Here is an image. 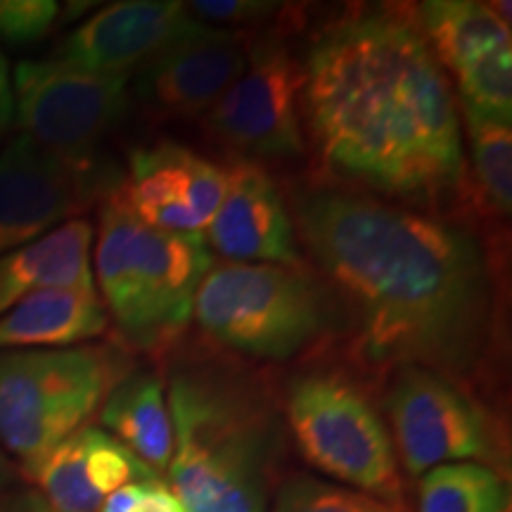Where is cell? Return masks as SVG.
I'll return each mask as SVG.
<instances>
[{
    "instance_id": "cell-27",
    "label": "cell",
    "mask_w": 512,
    "mask_h": 512,
    "mask_svg": "<svg viewBox=\"0 0 512 512\" xmlns=\"http://www.w3.org/2000/svg\"><path fill=\"white\" fill-rule=\"evenodd\" d=\"M0 512H53L36 489H10L0 496Z\"/></svg>"
},
{
    "instance_id": "cell-31",
    "label": "cell",
    "mask_w": 512,
    "mask_h": 512,
    "mask_svg": "<svg viewBox=\"0 0 512 512\" xmlns=\"http://www.w3.org/2000/svg\"><path fill=\"white\" fill-rule=\"evenodd\" d=\"M505 512H510V508H508V510H505Z\"/></svg>"
},
{
    "instance_id": "cell-18",
    "label": "cell",
    "mask_w": 512,
    "mask_h": 512,
    "mask_svg": "<svg viewBox=\"0 0 512 512\" xmlns=\"http://www.w3.org/2000/svg\"><path fill=\"white\" fill-rule=\"evenodd\" d=\"M110 330L95 287H60L31 294L0 316V351L67 349L98 342Z\"/></svg>"
},
{
    "instance_id": "cell-7",
    "label": "cell",
    "mask_w": 512,
    "mask_h": 512,
    "mask_svg": "<svg viewBox=\"0 0 512 512\" xmlns=\"http://www.w3.org/2000/svg\"><path fill=\"white\" fill-rule=\"evenodd\" d=\"M294 446L328 482L403 505V475L387 420L354 370L306 363L283 389Z\"/></svg>"
},
{
    "instance_id": "cell-29",
    "label": "cell",
    "mask_w": 512,
    "mask_h": 512,
    "mask_svg": "<svg viewBox=\"0 0 512 512\" xmlns=\"http://www.w3.org/2000/svg\"><path fill=\"white\" fill-rule=\"evenodd\" d=\"M15 482H17V467L12 465L10 456L3 451V446H0V496H3L5 491L15 489Z\"/></svg>"
},
{
    "instance_id": "cell-16",
    "label": "cell",
    "mask_w": 512,
    "mask_h": 512,
    "mask_svg": "<svg viewBox=\"0 0 512 512\" xmlns=\"http://www.w3.org/2000/svg\"><path fill=\"white\" fill-rule=\"evenodd\" d=\"M245 64L247 43L238 31L207 27L140 69V112L157 124L204 119Z\"/></svg>"
},
{
    "instance_id": "cell-24",
    "label": "cell",
    "mask_w": 512,
    "mask_h": 512,
    "mask_svg": "<svg viewBox=\"0 0 512 512\" xmlns=\"http://www.w3.org/2000/svg\"><path fill=\"white\" fill-rule=\"evenodd\" d=\"M60 15L62 8L55 0H0V43L34 46L50 34Z\"/></svg>"
},
{
    "instance_id": "cell-17",
    "label": "cell",
    "mask_w": 512,
    "mask_h": 512,
    "mask_svg": "<svg viewBox=\"0 0 512 512\" xmlns=\"http://www.w3.org/2000/svg\"><path fill=\"white\" fill-rule=\"evenodd\" d=\"M29 479L53 512H98L121 486L162 477L102 427L86 425L60 441Z\"/></svg>"
},
{
    "instance_id": "cell-4",
    "label": "cell",
    "mask_w": 512,
    "mask_h": 512,
    "mask_svg": "<svg viewBox=\"0 0 512 512\" xmlns=\"http://www.w3.org/2000/svg\"><path fill=\"white\" fill-rule=\"evenodd\" d=\"M114 188L98 202L91 256L95 290L119 344L133 354L166 356L188 330L214 256L197 235L164 233L133 219Z\"/></svg>"
},
{
    "instance_id": "cell-12",
    "label": "cell",
    "mask_w": 512,
    "mask_h": 512,
    "mask_svg": "<svg viewBox=\"0 0 512 512\" xmlns=\"http://www.w3.org/2000/svg\"><path fill=\"white\" fill-rule=\"evenodd\" d=\"M503 8L477 0H430L413 15L439 67L456 83L463 112L510 121L512 36L510 12Z\"/></svg>"
},
{
    "instance_id": "cell-2",
    "label": "cell",
    "mask_w": 512,
    "mask_h": 512,
    "mask_svg": "<svg viewBox=\"0 0 512 512\" xmlns=\"http://www.w3.org/2000/svg\"><path fill=\"white\" fill-rule=\"evenodd\" d=\"M299 72L304 133L339 188L422 211L460 188L458 102L413 12L342 15L318 31Z\"/></svg>"
},
{
    "instance_id": "cell-26",
    "label": "cell",
    "mask_w": 512,
    "mask_h": 512,
    "mask_svg": "<svg viewBox=\"0 0 512 512\" xmlns=\"http://www.w3.org/2000/svg\"><path fill=\"white\" fill-rule=\"evenodd\" d=\"M98 512H185L169 484L162 479H145L121 486L102 501Z\"/></svg>"
},
{
    "instance_id": "cell-23",
    "label": "cell",
    "mask_w": 512,
    "mask_h": 512,
    "mask_svg": "<svg viewBox=\"0 0 512 512\" xmlns=\"http://www.w3.org/2000/svg\"><path fill=\"white\" fill-rule=\"evenodd\" d=\"M268 512H406V508L328 479L292 475L275 489Z\"/></svg>"
},
{
    "instance_id": "cell-25",
    "label": "cell",
    "mask_w": 512,
    "mask_h": 512,
    "mask_svg": "<svg viewBox=\"0 0 512 512\" xmlns=\"http://www.w3.org/2000/svg\"><path fill=\"white\" fill-rule=\"evenodd\" d=\"M283 5L264 3V0H197L190 3L188 10L202 24L219 29V24L230 29L249 27V24H261L275 17Z\"/></svg>"
},
{
    "instance_id": "cell-19",
    "label": "cell",
    "mask_w": 512,
    "mask_h": 512,
    "mask_svg": "<svg viewBox=\"0 0 512 512\" xmlns=\"http://www.w3.org/2000/svg\"><path fill=\"white\" fill-rule=\"evenodd\" d=\"M93 223L72 219L41 240L0 256V316L31 294L60 287L91 290Z\"/></svg>"
},
{
    "instance_id": "cell-8",
    "label": "cell",
    "mask_w": 512,
    "mask_h": 512,
    "mask_svg": "<svg viewBox=\"0 0 512 512\" xmlns=\"http://www.w3.org/2000/svg\"><path fill=\"white\" fill-rule=\"evenodd\" d=\"M384 408L396 460L408 475L422 477L448 463L498 470L503 460L494 418L451 377L418 366L396 368L389 373Z\"/></svg>"
},
{
    "instance_id": "cell-13",
    "label": "cell",
    "mask_w": 512,
    "mask_h": 512,
    "mask_svg": "<svg viewBox=\"0 0 512 512\" xmlns=\"http://www.w3.org/2000/svg\"><path fill=\"white\" fill-rule=\"evenodd\" d=\"M226 166L174 140L133 147L114 195L133 219L164 233L202 238L226 192Z\"/></svg>"
},
{
    "instance_id": "cell-6",
    "label": "cell",
    "mask_w": 512,
    "mask_h": 512,
    "mask_svg": "<svg viewBox=\"0 0 512 512\" xmlns=\"http://www.w3.org/2000/svg\"><path fill=\"white\" fill-rule=\"evenodd\" d=\"M313 268L211 264L192 320L211 347L242 361L287 363L328 335L332 299Z\"/></svg>"
},
{
    "instance_id": "cell-14",
    "label": "cell",
    "mask_w": 512,
    "mask_h": 512,
    "mask_svg": "<svg viewBox=\"0 0 512 512\" xmlns=\"http://www.w3.org/2000/svg\"><path fill=\"white\" fill-rule=\"evenodd\" d=\"M209 24L178 0H121L93 12L53 50V60L98 74L128 76Z\"/></svg>"
},
{
    "instance_id": "cell-11",
    "label": "cell",
    "mask_w": 512,
    "mask_h": 512,
    "mask_svg": "<svg viewBox=\"0 0 512 512\" xmlns=\"http://www.w3.org/2000/svg\"><path fill=\"white\" fill-rule=\"evenodd\" d=\"M119 176L100 164L69 162L17 131L0 145V256L83 219Z\"/></svg>"
},
{
    "instance_id": "cell-22",
    "label": "cell",
    "mask_w": 512,
    "mask_h": 512,
    "mask_svg": "<svg viewBox=\"0 0 512 512\" xmlns=\"http://www.w3.org/2000/svg\"><path fill=\"white\" fill-rule=\"evenodd\" d=\"M475 181L486 207L508 219L512 211V126L463 112Z\"/></svg>"
},
{
    "instance_id": "cell-1",
    "label": "cell",
    "mask_w": 512,
    "mask_h": 512,
    "mask_svg": "<svg viewBox=\"0 0 512 512\" xmlns=\"http://www.w3.org/2000/svg\"><path fill=\"white\" fill-rule=\"evenodd\" d=\"M290 211L299 247L349 313L363 366H418L460 384L482 373L496 292L475 230L339 185L304 188Z\"/></svg>"
},
{
    "instance_id": "cell-15",
    "label": "cell",
    "mask_w": 512,
    "mask_h": 512,
    "mask_svg": "<svg viewBox=\"0 0 512 512\" xmlns=\"http://www.w3.org/2000/svg\"><path fill=\"white\" fill-rule=\"evenodd\" d=\"M226 174L223 200L202 233L211 256L233 264L306 266L290 204L271 171L259 162L235 159Z\"/></svg>"
},
{
    "instance_id": "cell-10",
    "label": "cell",
    "mask_w": 512,
    "mask_h": 512,
    "mask_svg": "<svg viewBox=\"0 0 512 512\" xmlns=\"http://www.w3.org/2000/svg\"><path fill=\"white\" fill-rule=\"evenodd\" d=\"M302 72L278 36L247 46V64L204 117L209 138L247 162L306 155L302 124Z\"/></svg>"
},
{
    "instance_id": "cell-30",
    "label": "cell",
    "mask_w": 512,
    "mask_h": 512,
    "mask_svg": "<svg viewBox=\"0 0 512 512\" xmlns=\"http://www.w3.org/2000/svg\"><path fill=\"white\" fill-rule=\"evenodd\" d=\"M3 140H5V133H0V145H3Z\"/></svg>"
},
{
    "instance_id": "cell-9",
    "label": "cell",
    "mask_w": 512,
    "mask_h": 512,
    "mask_svg": "<svg viewBox=\"0 0 512 512\" xmlns=\"http://www.w3.org/2000/svg\"><path fill=\"white\" fill-rule=\"evenodd\" d=\"M19 133L76 164H100L98 147L128 107V76L74 64L22 60L12 69Z\"/></svg>"
},
{
    "instance_id": "cell-3",
    "label": "cell",
    "mask_w": 512,
    "mask_h": 512,
    "mask_svg": "<svg viewBox=\"0 0 512 512\" xmlns=\"http://www.w3.org/2000/svg\"><path fill=\"white\" fill-rule=\"evenodd\" d=\"M162 373L174 427L166 475L185 512L271 510L285 420L264 375L211 344H176Z\"/></svg>"
},
{
    "instance_id": "cell-5",
    "label": "cell",
    "mask_w": 512,
    "mask_h": 512,
    "mask_svg": "<svg viewBox=\"0 0 512 512\" xmlns=\"http://www.w3.org/2000/svg\"><path fill=\"white\" fill-rule=\"evenodd\" d=\"M119 342L67 349L0 351V446L31 477L53 448L91 425L117 384L136 368Z\"/></svg>"
},
{
    "instance_id": "cell-20",
    "label": "cell",
    "mask_w": 512,
    "mask_h": 512,
    "mask_svg": "<svg viewBox=\"0 0 512 512\" xmlns=\"http://www.w3.org/2000/svg\"><path fill=\"white\" fill-rule=\"evenodd\" d=\"M98 418L102 430L152 472H166L174 456V427L162 370L136 363L102 403Z\"/></svg>"
},
{
    "instance_id": "cell-21",
    "label": "cell",
    "mask_w": 512,
    "mask_h": 512,
    "mask_svg": "<svg viewBox=\"0 0 512 512\" xmlns=\"http://www.w3.org/2000/svg\"><path fill=\"white\" fill-rule=\"evenodd\" d=\"M510 486L484 463H448L420 477L418 512H505Z\"/></svg>"
},
{
    "instance_id": "cell-28",
    "label": "cell",
    "mask_w": 512,
    "mask_h": 512,
    "mask_svg": "<svg viewBox=\"0 0 512 512\" xmlns=\"http://www.w3.org/2000/svg\"><path fill=\"white\" fill-rule=\"evenodd\" d=\"M15 119V93H12V69L8 57L0 53V133H8Z\"/></svg>"
}]
</instances>
